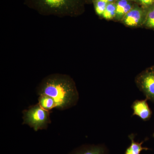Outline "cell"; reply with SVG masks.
<instances>
[{"label": "cell", "instance_id": "cell-1", "mask_svg": "<svg viewBox=\"0 0 154 154\" xmlns=\"http://www.w3.org/2000/svg\"><path fill=\"white\" fill-rule=\"evenodd\" d=\"M38 96L46 95L55 101V108L65 110L75 106L79 95L73 79L67 75L52 74L45 77L36 89Z\"/></svg>", "mask_w": 154, "mask_h": 154}, {"label": "cell", "instance_id": "cell-2", "mask_svg": "<svg viewBox=\"0 0 154 154\" xmlns=\"http://www.w3.org/2000/svg\"><path fill=\"white\" fill-rule=\"evenodd\" d=\"M85 2V0H24V4L42 16L75 17L84 12Z\"/></svg>", "mask_w": 154, "mask_h": 154}, {"label": "cell", "instance_id": "cell-3", "mask_svg": "<svg viewBox=\"0 0 154 154\" xmlns=\"http://www.w3.org/2000/svg\"><path fill=\"white\" fill-rule=\"evenodd\" d=\"M23 124L27 125L35 131L46 129L51 123L49 111L38 104L31 106L23 112Z\"/></svg>", "mask_w": 154, "mask_h": 154}, {"label": "cell", "instance_id": "cell-4", "mask_svg": "<svg viewBox=\"0 0 154 154\" xmlns=\"http://www.w3.org/2000/svg\"><path fill=\"white\" fill-rule=\"evenodd\" d=\"M135 83L146 99L154 102V65L140 73L135 79Z\"/></svg>", "mask_w": 154, "mask_h": 154}, {"label": "cell", "instance_id": "cell-5", "mask_svg": "<svg viewBox=\"0 0 154 154\" xmlns=\"http://www.w3.org/2000/svg\"><path fill=\"white\" fill-rule=\"evenodd\" d=\"M147 10L134 6L122 20V24L130 28L143 27Z\"/></svg>", "mask_w": 154, "mask_h": 154}, {"label": "cell", "instance_id": "cell-6", "mask_svg": "<svg viewBox=\"0 0 154 154\" xmlns=\"http://www.w3.org/2000/svg\"><path fill=\"white\" fill-rule=\"evenodd\" d=\"M147 99L136 100L133 103L131 107L134 110L133 116H137L143 121H148L150 119L152 110L148 104Z\"/></svg>", "mask_w": 154, "mask_h": 154}, {"label": "cell", "instance_id": "cell-7", "mask_svg": "<svg viewBox=\"0 0 154 154\" xmlns=\"http://www.w3.org/2000/svg\"><path fill=\"white\" fill-rule=\"evenodd\" d=\"M131 1L117 0L116 4V17L115 21L121 22L127 14L134 7Z\"/></svg>", "mask_w": 154, "mask_h": 154}, {"label": "cell", "instance_id": "cell-8", "mask_svg": "<svg viewBox=\"0 0 154 154\" xmlns=\"http://www.w3.org/2000/svg\"><path fill=\"white\" fill-rule=\"evenodd\" d=\"M105 152L102 146L87 145L76 149L69 154H105Z\"/></svg>", "mask_w": 154, "mask_h": 154}, {"label": "cell", "instance_id": "cell-9", "mask_svg": "<svg viewBox=\"0 0 154 154\" xmlns=\"http://www.w3.org/2000/svg\"><path fill=\"white\" fill-rule=\"evenodd\" d=\"M135 135L133 134L130 135L129 138L131 141V144L129 147L126 149L125 154H140L141 152L143 150H147L149 149L147 148L143 147L142 146L143 143V141L141 142L140 143L135 142L134 138Z\"/></svg>", "mask_w": 154, "mask_h": 154}, {"label": "cell", "instance_id": "cell-10", "mask_svg": "<svg viewBox=\"0 0 154 154\" xmlns=\"http://www.w3.org/2000/svg\"><path fill=\"white\" fill-rule=\"evenodd\" d=\"M38 103L42 107L49 111L55 107V101L51 97L46 95L39 96L38 98Z\"/></svg>", "mask_w": 154, "mask_h": 154}, {"label": "cell", "instance_id": "cell-11", "mask_svg": "<svg viewBox=\"0 0 154 154\" xmlns=\"http://www.w3.org/2000/svg\"><path fill=\"white\" fill-rule=\"evenodd\" d=\"M116 17V3L107 4L102 17L107 20H115Z\"/></svg>", "mask_w": 154, "mask_h": 154}, {"label": "cell", "instance_id": "cell-12", "mask_svg": "<svg viewBox=\"0 0 154 154\" xmlns=\"http://www.w3.org/2000/svg\"><path fill=\"white\" fill-rule=\"evenodd\" d=\"M143 27L154 30V5L148 9Z\"/></svg>", "mask_w": 154, "mask_h": 154}, {"label": "cell", "instance_id": "cell-13", "mask_svg": "<svg viewBox=\"0 0 154 154\" xmlns=\"http://www.w3.org/2000/svg\"><path fill=\"white\" fill-rule=\"evenodd\" d=\"M93 2L96 14L102 17L107 7V3L101 0H94Z\"/></svg>", "mask_w": 154, "mask_h": 154}, {"label": "cell", "instance_id": "cell-14", "mask_svg": "<svg viewBox=\"0 0 154 154\" xmlns=\"http://www.w3.org/2000/svg\"><path fill=\"white\" fill-rule=\"evenodd\" d=\"M143 8L148 9L154 5V0H136Z\"/></svg>", "mask_w": 154, "mask_h": 154}, {"label": "cell", "instance_id": "cell-15", "mask_svg": "<svg viewBox=\"0 0 154 154\" xmlns=\"http://www.w3.org/2000/svg\"><path fill=\"white\" fill-rule=\"evenodd\" d=\"M101 1L105 2L107 3V4H109V3H116L117 2V0H101Z\"/></svg>", "mask_w": 154, "mask_h": 154}, {"label": "cell", "instance_id": "cell-16", "mask_svg": "<svg viewBox=\"0 0 154 154\" xmlns=\"http://www.w3.org/2000/svg\"><path fill=\"white\" fill-rule=\"evenodd\" d=\"M85 1L88 2H93L94 0H85Z\"/></svg>", "mask_w": 154, "mask_h": 154}, {"label": "cell", "instance_id": "cell-17", "mask_svg": "<svg viewBox=\"0 0 154 154\" xmlns=\"http://www.w3.org/2000/svg\"><path fill=\"white\" fill-rule=\"evenodd\" d=\"M129 1H131V2H132V1H136V0H129Z\"/></svg>", "mask_w": 154, "mask_h": 154}, {"label": "cell", "instance_id": "cell-18", "mask_svg": "<svg viewBox=\"0 0 154 154\" xmlns=\"http://www.w3.org/2000/svg\"><path fill=\"white\" fill-rule=\"evenodd\" d=\"M153 137H154V133L153 135Z\"/></svg>", "mask_w": 154, "mask_h": 154}]
</instances>
